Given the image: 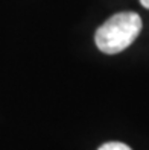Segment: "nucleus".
I'll use <instances>...</instances> for the list:
<instances>
[{"label":"nucleus","mask_w":149,"mask_h":150,"mask_svg":"<svg viewBox=\"0 0 149 150\" xmlns=\"http://www.w3.org/2000/svg\"><path fill=\"white\" fill-rule=\"evenodd\" d=\"M142 30V18L135 12H119L96 30L94 41L101 52L107 55L120 53L135 41Z\"/></svg>","instance_id":"1"},{"label":"nucleus","mask_w":149,"mask_h":150,"mask_svg":"<svg viewBox=\"0 0 149 150\" xmlns=\"http://www.w3.org/2000/svg\"><path fill=\"white\" fill-rule=\"evenodd\" d=\"M99 150H131V147H128L126 144L123 143H107V144H103L99 147Z\"/></svg>","instance_id":"2"},{"label":"nucleus","mask_w":149,"mask_h":150,"mask_svg":"<svg viewBox=\"0 0 149 150\" xmlns=\"http://www.w3.org/2000/svg\"><path fill=\"white\" fill-rule=\"evenodd\" d=\"M140 3H142L145 8H148V9H149V0H140Z\"/></svg>","instance_id":"3"}]
</instances>
